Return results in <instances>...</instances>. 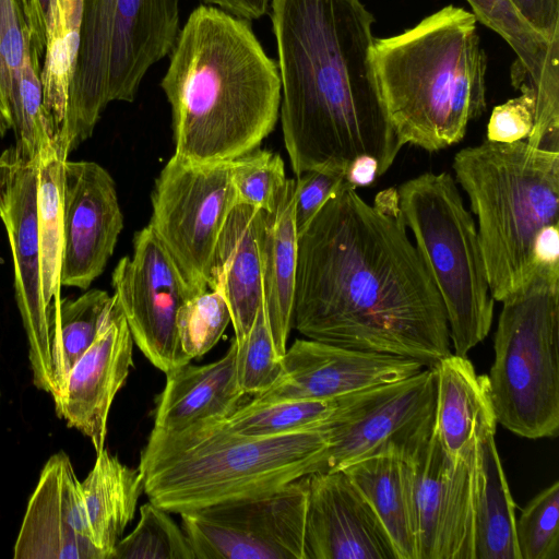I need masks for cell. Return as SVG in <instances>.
Returning a JSON list of instances; mask_svg holds the SVG:
<instances>
[{"label":"cell","instance_id":"30","mask_svg":"<svg viewBox=\"0 0 559 559\" xmlns=\"http://www.w3.org/2000/svg\"><path fill=\"white\" fill-rule=\"evenodd\" d=\"M68 155L58 145L38 160L37 227L41 285L48 306L61 297L60 267L63 245V165Z\"/></svg>","mask_w":559,"mask_h":559},{"label":"cell","instance_id":"27","mask_svg":"<svg viewBox=\"0 0 559 559\" xmlns=\"http://www.w3.org/2000/svg\"><path fill=\"white\" fill-rule=\"evenodd\" d=\"M342 471L379 516L397 559H418L408 461L381 454L358 461Z\"/></svg>","mask_w":559,"mask_h":559},{"label":"cell","instance_id":"37","mask_svg":"<svg viewBox=\"0 0 559 559\" xmlns=\"http://www.w3.org/2000/svg\"><path fill=\"white\" fill-rule=\"evenodd\" d=\"M236 377L241 392L253 396L265 392L281 372V358L274 346L263 299L251 329L242 341H236Z\"/></svg>","mask_w":559,"mask_h":559},{"label":"cell","instance_id":"6","mask_svg":"<svg viewBox=\"0 0 559 559\" xmlns=\"http://www.w3.org/2000/svg\"><path fill=\"white\" fill-rule=\"evenodd\" d=\"M452 167L477 218L490 294L502 302L532 281L537 233L559 224V152L485 140L460 150Z\"/></svg>","mask_w":559,"mask_h":559},{"label":"cell","instance_id":"24","mask_svg":"<svg viewBox=\"0 0 559 559\" xmlns=\"http://www.w3.org/2000/svg\"><path fill=\"white\" fill-rule=\"evenodd\" d=\"M295 179L285 189L272 212L264 215L260 235L263 302L280 358L286 352L297 264V229L294 217Z\"/></svg>","mask_w":559,"mask_h":559},{"label":"cell","instance_id":"34","mask_svg":"<svg viewBox=\"0 0 559 559\" xmlns=\"http://www.w3.org/2000/svg\"><path fill=\"white\" fill-rule=\"evenodd\" d=\"M112 559H195L191 544L169 512L148 502L133 531L117 543Z\"/></svg>","mask_w":559,"mask_h":559},{"label":"cell","instance_id":"9","mask_svg":"<svg viewBox=\"0 0 559 559\" xmlns=\"http://www.w3.org/2000/svg\"><path fill=\"white\" fill-rule=\"evenodd\" d=\"M559 272L536 267L502 301L488 374L497 423L527 438L559 431Z\"/></svg>","mask_w":559,"mask_h":559},{"label":"cell","instance_id":"41","mask_svg":"<svg viewBox=\"0 0 559 559\" xmlns=\"http://www.w3.org/2000/svg\"><path fill=\"white\" fill-rule=\"evenodd\" d=\"M524 22L547 41L559 37V0H509Z\"/></svg>","mask_w":559,"mask_h":559},{"label":"cell","instance_id":"17","mask_svg":"<svg viewBox=\"0 0 559 559\" xmlns=\"http://www.w3.org/2000/svg\"><path fill=\"white\" fill-rule=\"evenodd\" d=\"M424 367L411 358L297 338L281 358L274 383L253 399L333 400L406 379Z\"/></svg>","mask_w":559,"mask_h":559},{"label":"cell","instance_id":"15","mask_svg":"<svg viewBox=\"0 0 559 559\" xmlns=\"http://www.w3.org/2000/svg\"><path fill=\"white\" fill-rule=\"evenodd\" d=\"M474 455L454 461L433 429L408 461L418 559H474Z\"/></svg>","mask_w":559,"mask_h":559},{"label":"cell","instance_id":"13","mask_svg":"<svg viewBox=\"0 0 559 559\" xmlns=\"http://www.w3.org/2000/svg\"><path fill=\"white\" fill-rule=\"evenodd\" d=\"M111 285L133 343L154 367L166 373L191 361L180 348L176 320L180 306L201 292L148 226L134 234L132 255L119 260Z\"/></svg>","mask_w":559,"mask_h":559},{"label":"cell","instance_id":"29","mask_svg":"<svg viewBox=\"0 0 559 559\" xmlns=\"http://www.w3.org/2000/svg\"><path fill=\"white\" fill-rule=\"evenodd\" d=\"M82 0H51L45 57L40 70L44 106L56 141L67 112L69 88L80 47Z\"/></svg>","mask_w":559,"mask_h":559},{"label":"cell","instance_id":"16","mask_svg":"<svg viewBox=\"0 0 559 559\" xmlns=\"http://www.w3.org/2000/svg\"><path fill=\"white\" fill-rule=\"evenodd\" d=\"M61 286L86 290L105 270L123 228L116 185L95 162L63 165Z\"/></svg>","mask_w":559,"mask_h":559},{"label":"cell","instance_id":"43","mask_svg":"<svg viewBox=\"0 0 559 559\" xmlns=\"http://www.w3.org/2000/svg\"><path fill=\"white\" fill-rule=\"evenodd\" d=\"M533 259L535 267L559 272V224L547 225L537 233Z\"/></svg>","mask_w":559,"mask_h":559},{"label":"cell","instance_id":"22","mask_svg":"<svg viewBox=\"0 0 559 559\" xmlns=\"http://www.w3.org/2000/svg\"><path fill=\"white\" fill-rule=\"evenodd\" d=\"M236 340L219 359L195 366L190 362L167 371L153 428L179 431L195 423L231 415L246 396L236 377Z\"/></svg>","mask_w":559,"mask_h":559},{"label":"cell","instance_id":"42","mask_svg":"<svg viewBox=\"0 0 559 559\" xmlns=\"http://www.w3.org/2000/svg\"><path fill=\"white\" fill-rule=\"evenodd\" d=\"M29 31L33 62L41 70L50 20L51 0H17Z\"/></svg>","mask_w":559,"mask_h":559},{"label":"cell","instance_id":"33","mask_svg":"<svg viewBox=\"0 0 559 559\" xmlns=\"http://www.w3.org/2000/svg\"><path fill=\"white\" fill-rule=\"evenodd\" d=\"M32 53L29 31L17 0H0V135L21 126L22 69Z\"/></svg>","mask_w":559,"mask_h":559},{"label":"cell","instance_id":"44","mask_svg":"<svg viewBox=\"0 0 559 559\" xmlns=\"http://www.w3.org/2000/svg\"><path fill=\"white\" fill-rule=\"evenodd\" d=\"M205 4L219 8L230 14L253 21L265 15L271 0H202Z\"/></svg>","mask_w":559,"mask_h":559},{"label":"cell","instance_id":"2","mask_svg":"<svg viewBox=\"0 0 559 559\" xmlns=\"http://www.w3.org/2000/svg\"><path fill=\"white\" fill-rule=\"evenodd\" d=\"M282 86L280 116L296 177L346 173L362 155L379 176L404 146L386 114L372 14L359 0H271Z\"/></svg>","mask_w":559,"mask_h":559},{"label":"cell","instance_id":"21","mask_svg":"<svg viewBox=\"0 0 559 559\" xmlns=\"http://www.w3.org/2000/svg\"><path fill=\"white\" fill-rule=\"evenodd\" d=\"M264 215V211L236 203L212 257L209 289L225 298L237 342L248 334L263 299L260 235Z\"/></svg>","mask_w":559,"mask_h":559},{"label":"cell","instance_id":"36","mask_svg":"<svg viewBox=\"0 0 559 559\" xmlns=\"http://www.w3.org/2000/svg\"><path fill=\"white\" fill-rule=\"evenodd\" d=\"M231 322L223 295L207 289L186 300L177 312V335L181 350L191 360L211 350Z\"/></svg>","mask_w":559,"mask_h":559},{"label":"cell","instance_id":"1","mask_svg":"<svg viewBox=\"0 0 559 559\" xmlns=\"http://www.w3.org/2000/svg\"><path fill=\"white\" fill-rule=\"evenodd\" d=\"M292 325L310 340L426 367L451 354L445 309L396 189L369 204L345 179L298 234Z\"/></svg>","mask_w":559,"mask_h":559},{"label":"cell","instance_id":"4","mask_svg":"<svg viewBox=\"0 0 559 559\" xmlns=\"http://www.w3.org/2000/svg\"><path fill=\"white\" fill-rule=\"evenodd\" d=\"M473 13L447 5L402 34L374 39L378 82L403 144L459 143L486 109V55Z\"/></svg>","mask_w":559,"mask_h":559},{"label":"cell","instance_id":"35","mask_svg":"<svg viewBox=\"0 0 559 559\" xmlns=\"http://www.w3.org/2000/svg\"><path fill=\"white\" fill-rule=\"evenodd\" d=\"M230 179L237 203L269 213L276 206L288 178L278 154L255 148L230 162Z\"/></svg>","mask_w":559,"mask_h":559},{"label":"cell","instance_id":"14","mask_svg":"<svg viewBox=\"0 0 559 559\" xmlns=\"http://www.w3.org/2000/svg\"><path fill=\"white\" fill-rule=\"evenodd\" d=\"M38 164L15 147L0 155V218L7 230L14 265L15 299L28 341L34 384L56 393L49 336V306L40 270L37 227Z\"/></svg>","mask_w":559,"mask_h":559},{"label":"cell","instance_id":"12","mask_svg":"<svg viewBox=\"0 0 559 559\" xmlns=\"http://www.w3.org/2000/svg\"><path fill=\"white\" fill-rule=\"evenodd\" d=\"M308 477L260 496L182 512L195 559H305Z\"/></svg>","mask_w":559,"mask_h":559},{"label":"cell","instance_id":"11","mask_svg":"<svg viewBox=\"0 0 559 559\" xmlns=\"http://www.w3.org/2000/svg\"><path fill=\"white\" fill-rule=\"evenodd\" d=\"M151 203L148 228L187 280L206 292L218 235L237 203L230 162L194 164L173 155L155 179Z\"/></svg>","mask_w":559,"mask_h":559},{"label":"cell","instance_id":"3","mask_svg":"<svg viewBox=\"0 0 559 559\" xmlns=\"http://www.w3.org/2000/svg\"><path fill=\"white\" fill-rule=\"evenodd\" d=\"M169 55L160 86L171 108L174 155L215 164L258 148L277 122L282 86L250 21L201 4Z\"/></svg>","mask_w":559,"mask_h":559},{"label":"cell","instance_id":"26","mask_svg":"<svg viewBox=\"0 0 559 559\" xmlns=\"http://www.w3.org/2000/svg\"><path fill=\"white\" fill-rule=\"evenodd\" d=\"M80 492L87 536L112 559L114 549L133 520L144 492L142 474L104 448L80 481Z\"/></svg>","mask_w":559,"mask_h":559},{"label":"cell","instance_id":"32","mask_svg":"<svg viewBox=\"0 0 559 559\" xmlns=\"http://www.w3.org/2000/svg\"><path fill=\"white\" fill-rule=\"evenodd\" d=\"M476 20L500 35L518 56L513 83L520 86L525 76L536 86L543 74L547 58L554 47L559 46V37L547 41L533 31L519 15L509 0H466Z\"/></svg>","mask_w":559,"mask_h":559},{"label":"cell","instance_id":"10","mask_svg":"<svg viewBox=\"0 0 559 559\" xmlns=\"http://www.w3.org/2000/svg\"><path fill=\"white\" fill-rule=\"evenodd\" d=\"M436 397L432 367L396 382L341 396L336 416L325 426L328 444L317 472L342 471L381 454L412 461L433 432Z\"/></svg>","mask_w":559,"mask_h":559},{"label":"cell","instance_id":"19","mask_svg":"<svg viewBox=\"0 0 559 559\" xmlns=\"http://www.w3.org/2000/svg\"><path fill=\"white\" fill-rule=\"evenodd\" d=\"M132 353L133 340L115 300L96 340L53 397L58 417L87 437L96 453L105 448L110 407L133 367Z\"/></svg>","mask_w":559,"mask_h":559},{"label":"cell","instance_id":"5","mask_svg":"<svg viewBox=\"0 0 559 559\" xmlns=\"http://www.w3.org/2000/svg\"><path fill=\"white\" fill-rule=\"evenodd\" d=\"M326 444L325 427L253 437L209 419L179 431L152 428L138 468L148 500L180 514L269 493L314 473Z\"/></svg>","mask_w":559,"mask_h":559},{"label":"cell","instance_id":"20","mask_svg":"<svg viewBox=\"0 0 559 559\" xmlns=\"http://www.w3.org/2000/svg\"><path fill=\"white\" fill-rule=\"evenodd\" d=\"M15 559H109L87 536L80 480L63 451L45 463L13 547Z\"/></svg>","mask_w":559,"mask_h":559},{"label":"cell","instance_id":"39","mask_svg":"<svg viewBox=\"0 0 559 559\" xmlns=\"http://www.w3.org/2000/svg\"><path fill=\"white\" fill-rule=\"evenodd\" d=\"M522 94L493 108L486 132V140L500 143L523 141L534 124L535 90L522 83Z\"/></svg>","mask_w":559,"mask_h":559},{"label":"cell","instance_id":"28","mask_svg":"<svg viewBox=\"0 0 559 559\" xmlns=\"http://www.w3.org/2000/svg\"><path fill=\"white\" fill-rule=\"evenodd\" d=\"M115 304L114 296L90 289L75 299L50 302L48 320L56 397L80 357L94 343Z\"/></svg>","mask_w":559,"mask_h":559},{"label":"cell","instance_id":"45","mask_svg":"<svg viewBox=\"0 0 559 559\" xmlns=\"http://www.w3.org/2000/svg\"><path fill=\"white\" fill-rule=\"evenodd\" d=\"M379 177V165L374 157L362 155L348 166L345 179L356 189L372 185Z\"/></svg>","mask_w":559,"mask_h":559},{"label":"cell","instance_id":"40","mask_svg":"<svg viewBox=\"0 0 559 559\" xmlns=\"http://www.w3.org/2000/svg\"><path fill=\"white\" fill-rule=\"evenodd\" d=\"M346 173L309 170L295 179L294 217L299 234L345 180Z\"/></svg>","mask_w":559,"mask_h":559},{"label":"cell","instance_id":"8","mask_svg":"<svg viewBox=\"0 0 559 559\" xmlns=\"http://www.w3.org/2000/svg\"><path fill=\"white\" fill-rule=\"evenodd\" d=\"M399 207L442 299L454 354L466 357L488 334L493 316L474 217L448 171H427L397 189Z\"/></svg>","mask_w":559,"mask_h":559},{"label":"cell","instance_id":"38","mask_svg":"<svg viewBox=\"0 0 559 559\" xmlns=\"http://www.w3.org/2000/svg\"><path fill=\"white\" fill-rule=\"evenodd\" d=\"M559 481L536 495L515 520L520 559H559Z\"/></svg>","mask_w":559,"mask_h":559},{"label":"cell","instance_id":"31","mask_svg":"<svg viewBox=\"0 0 559 559\" xmlns=\"http://www.w3.org/2000/svg\"><path fill=\"white\" fill-rule=\"evenodd\" d=\"M340 408V397L333 400L252 399L241 404L222 423L243 436H273L328 426Z\"/></svg>","mask_w":559,"mask_h":559},{"label":"cell","instance_id":"25","mask_svg":"<svg viewBox=\"0 0 559 559\" xmlns=\"http://www.w3.org/2000/svg\"><path fill=\"white\" fill-rule=\"evenodd\" d=\"M495 431L477 438L474 455V559H520L514 501L501 466Z\"/></svg>","mask_w":559,"mask_h":559},{"label":"cell","instance_id":"7","mask_svg":"<svg viewBox=\"0 0 559 559\" xmlns=\"http://www.w3.org/2000/svg\"><path fill=\"white\" fill-rule=\"evenodd\" d=\"M67 112L57 143L68 155L87 140L111 102L131 103L150 68L170 53L179 0H82Z\"/></svg>","mask_w":559,"mask_h":559},{"label":"cell","instance_id":"23","mask_svg":"<svg viewBox=\"0 0 559 559\" xmlns=\"http://www.w3.org/2000/svg\"><path fill=\"white\" fill-rule=\"evenodd\" d=\"M437 378L435 430L454 461L472 454L480 432L496 430L497 419L487 374L455 354L430 366Z\"/></svg>","mask_w":559,"mask_h":559},{"label":"cell","instance_id":"18","mask_svg":"<svg viewBox=\"0 0 559 559\" xmlns=\"http://www.w3.org/2000/svg\"><path fill=\"white\" fill-rule=\"evenodd\" d=\"M307 477L305 559H397L379 516L344 471Z\"/></svg>","mask_w":559,"mask_h":559}]
</instances>
